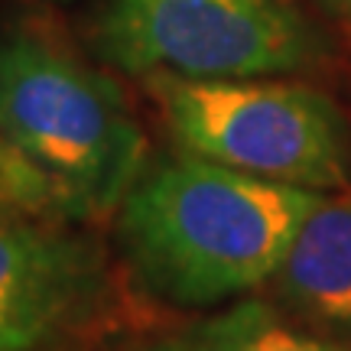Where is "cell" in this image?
I'll use <instances>...</instances> for the list:
<instances>
[{
    "instance_id": "8",
    "label": "cell",
    "mask_w": 351,
    "mask_h": 351,
    "mask_svg": "<svg viewBox=\"0 0 351 351\" xmlns=\"http://www.w3.org/2000/svg\"><path fill=\"white\" fill-rule=\"evenodd\" d=\"M0 215L46 221V225L78 218L75 205L62 189L3 137H0Z\"/></svg>"
},
{
    "instance_id": "3",
    "label": "cell",
    "mask_w": 351,
    "mask_h": 351,
    "mask_svg": "<svg viewBox=\"0 0 351 351\" xmlns=\"http://www.w3.org/2000/svg\"><path fill=\"white\" fill-rule=\"evenodd\" d=\"M147 91L186 153L287 186L319 192L348 186V124L315 88L270 75H147Z\"/></svg>"
},
{
    "instance_id": "4",
    "label": "cell",
    "mask_w": 351,
    "mask_h": 351,
    "mask_svg": "<svg viewBox=\"0 0 351 351\" xmlns=\"http://www.w3.org/2000/svg\"><path fill=\"white\" fill-rule=\"evenodd\" d=\"M91 39L104 62L143 78L283 75L322 56L293 0H108Z\"/></svg>"
},
{
    "instance_id": "9",
    "label": "cell",
    "mask_w": 351,
    "mask_h": 351,
    "mask_svg": "<svg viewBox=\"0 0 351 351\" xmlns=\"http://www.w3.org/2000/svg\"><path fill=\"white\" fill-rule=\"evenodd\" d=\"M147 351H205L199 345V341H192V339H182V341H160V345H153V348Z\"/></svg>"
},
{
    "instance_id": "1",
    "label": "cell",
    "mask_w": 351,
    "mask_h": 351,
    "mask_svg": "<svg viewBox=\"0 0 351 351\" xmlns=\"http://www.w3.org/2000/svg\"><path fill=\"white\" fill-rule=\"evenodd\" d=\"M319 199V189L182 150L140 173L117 208V241L150 293L176 306H218L274 280Z\"/></svg>"
},
{
    "instance_id": "2",
    "label": "cell",
    "mask_w": 351,
    "mask_h": 351,
    "mask_svg": "<svg viewBox=\"0 0 351 351\" xmlns=\"http://www.w3.org/2000/svg\"><path fill=\"white\" fill-rule=\"evenodd\" d=\"M0 137L62 189L78 218L121 208L147 163L121 88L26 29L0 36Z\"/></svg>"
},
{
    "instance_id": "6",
    "label": "cell",
    "mask_w": 351,
    "mask_h": 351,
    "mask_svg": "<svg viewBox=\"0 0 351 351\" xmlns=\"http://www.w3.org/2000/svg\"><path fill=\"white\" fill-rule=\"evenodd\" d=\"M274 287L302 319L351 328V192H322L274 274Z\"/></svg>"
},
{
    "instance_id": "10",
    "label": "cell",
    "mask_w": 351,
    "mask_h": 351,
    "mask_svg": "<svg viewBox=\"0 0 351 351\" xmlns=\"http://www.w3.org/2000/svg\"><path fill=\"white\" fill-rule=\"evenodd\" d=\"M322 3H326L335 16H341V20L351 26V0H322Z\"/></svg>"
},
{
    "instance_id": "7",
    "label": "cell",
    "mask_w": 351,
    "mask_h": 351,
    "mask_svg": "<svg viewBox=\"0 0 351 351\" xmlns=\"http://www.w3.org/2000/svg\"><path fill=\"white\" fill-rule=\"evenodd\" d=\"M205 351H345L335 341H326L289 326L280 313L257 300L234 302L231 309L212 315L192 332Z\"/></svg>"
},
{
    "instance_id": "11",
    "label": "cell",
    "mask_w": 351,
    "mask_h": 351,
    "mask_svg": "<svg viewBox=\"0 0 351 351\" xmlns=\"http://www.w3.org/2000/svg\"><path fill=\"white\" fill-rule=\"evenodd\" d=\"M13 351H43V345H33V348H13Z\"/></svg>"
},
{
    "instance_id": "5",
    "label": "cell",
    "mask_w": 351,
    "mask_h": 351,
    "mask_svg": "<svg viewBox=\"0 0 351 351\" xmlns=\"http://www.w3.org/2000/svg\"><path fill=\"white\" fill-rule=\"evenodd\" d=\"M98 257L65 228L0 215V351L43 345L91 300Z\"/></svg>"
}]
</instances>
